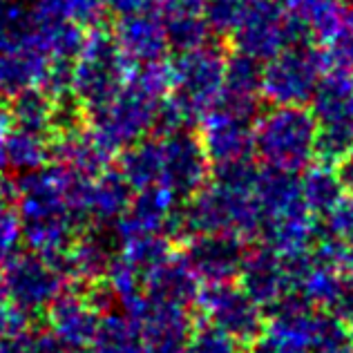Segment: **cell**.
Returning <instances> with one entry per match:
<instances>
[{
    "label": "cell",
    "instance_id": "d590c367",
    "mask_svg": "<svg viewBox=\"0 0 353 353\" xmlns=\"http://www.w3.org/2000/svg\"><path fill=\"white\" fill-rule=\"evenodd\" d=\"M248 353H302L297 347L289 345L284 340H277L268 333H259V336L253 340V347L248 349Z\"/></svg>",
    "mask_w": 353,
    "mask_h": 353
},
{
    "label": "cell",
    "instance_id": "5b68a950",
    "mask_svg": "<svg viewBox=\"0 0 353 353\" xmlns=\"http://www.w3.org/2000/svg\"><path fill=\"white\" fill-rule=\"evenodd\" d=\"M318 123L306 105H271L253 123V152L266 168L300 174L315 161Z\"/></svg>",
    "mask_w": 353,
    "mask_h": 353
},
{
    "label": "cell",
    "instance_id": "ba28073f",
    "mask_svg": "<svg viewBox=\"0 0 353 353\" xmlns=\"http://www.w3.org/2000/svg\"><path fill=\"white\" fill-rule=\"evenodd\" d=\"M161 101L128 81L108 105L85 117V125L108 154H117L139 139L152 134Z\"/></svg>",
    "mask_w": 353,
    "mask_h": 353
},
{
    "label": "cell",
    "instance_id": "ac0fdd59",
    "mask_svg": "<svg viewBox=\"0 0 353 353\" xmlns=\"http://www.w3.org/2000/svg\"><path fill=\"white\" fill-rule=\"evenodd\" d=\"M237 277L241 289L262 309H275L286 297L295 295L289 264L266 244L246 250Z\"/></svg>",
    "mask_w": 353,
    "mask_h": 353
},
{
    "label": "cell",
    "instance_id": "3957f363",
    "mask_svg": "<svg viewBox=\"0 0 353 353\" xmlns=\"http://www.w3.org/2000/svg\"><path fill=\"white\" fill-rule=\"evenodd\" d=\"M228 52L230 48L226 41L212 39L199 48L172 54L170 92L159 105L152 134L192 128L203 114L217 108Z\"/></svg>",
    "mask_w": 353,
    "mask_h": 353
},
{
    "label": "cell",
    "instance_id": "ee69618b",
    "mask_svg": "<svg viewBox=\"0 0 353 353\" xmlns=\"http://www.w3.org/2000/svg\"><path fill=\"white\" fill-rule=\"evenodd\" d=\"M349 324H351V329H349V338H351V347H353V320H351Z\"/></svg>",
    "mask_w": 353,
    "mask_h": 353
},
{
    "label": "cell",
    "instance_id": "d4e9b609",
    "mask_svg": "<svg viewBox=\"0 0 353 353\" xmlns=\"http://www.w3.org/2000/svg\"><path fill=\"white\" fill-rule=\"evenodd\" d=\"M130 199H132V188L117 168L97 174L88 192V217L92 226L117 221L125 212Z\"/></svg>",
    "mask_w": 353,
    "mask_h": 353
},
{
    "label": "cell",
    "instance_id": "e575fe53",
    "mask_svg": "<svg viewBox=\"0 0 353 353\" xmlns=\"http://www.w3.org/2000/svg\"><path fill=\"white\" fill-rule=\"evenodd\" d=\"M70 351L72 349L65 347L50 329L45 331L34 329L30 336V345H27V353H70Z\"/></svg>",
    "mask_w": 353,
    "mask_h": 353
},
{
    "label": "cell",
    "instance_id": "f1b7e54d",
    "mask_svg": "<svg viewBox=\"0 0 353 353\" xmlns=\"http://www.w3.org/2000/svg\"><path fill=\"white\" fill-rule=\"evenodd\" d=\"M52 161L50 137L30 130L12 128L5 134V165L18 172H30Z\"/></svg>",
    "mask_w": 353,
    "mask_h": 353
},
{
    "label": "cell",
    "instance_id": "30bf717a",
    "mask_svg": "<svg viewBox=\"0 0 353 353\" xmlns=\"http://www.w3.org/2000/svg\"><path fill=\"white\" fill-rule=\"evenodd\" d=\"M293 43H297V36L291 12L273 0H248L237 30L228 39V48L266 63Z\"/></svg>",
    "mask_w": 353,
    "mask_h": 353
},
{
    "label": "cell",
    "instance_id": "8fae6325",
    "mask_svg": "<svg viewBox=\"0 0 353 353\" xmlns=\"http://www.w3.org/2000/svg\"><path fill=\"white\" fill-rule=\"evenodd\" d=\"M194 304L199 306L203 320L224 329L244 345H253L264 329V309L233 282H206Z\"/></svg>",
    "mask_w": 353,
    "mask_h": 353
},
{
    "label": "cell",
    "instance_id": "44dd1931",
    "mask_svg": "<svg viewBox=\"0 0 353 353\" xmlns=\"http://www.w3.org/2000/svg\"><path fill=\"white\" fill-rule=\"evenodd\" d=\"M197 275L190 271L185 257L174 250L143 275V295L148 300L170 302L190 309V304L197 300Z\"/></svg>",
    "mask_w": 353,
    "mask_h": 353
},
{
    "label": "cell",
    "instance_id": "603a6c76",
    "mask_svg": "<svg viewBox=\"0 0 353 353\" xmlns=\"http://www.w3.org/2000/svg\"><path fill=\"white\" fill-rule=\"evenodd\" d=\"M291 16L297 43L327 48L345 30V0H300Z\"/></svg>",
    "mask_w": 353,
    "mask_h": 353
},
{
    "label": "cell",
    "instance_id": "d6a6232c",
    "mask_svg": "<svg viewBox=\"0 0 353 353\" xmlns=\"http://www.w3.org/2000/svg\"><path fill=\"white\" fill-rule=\"evenodd\" d=\"M246 7L248 0H203L201 16L212 36L228 43L230 34L237 30L241 16L246 12Z\"/></svg>",
    "mask_w": 353,
    "mask_h": 353
},
{
    "label": "cell",
    "instance_id": "f6af8a7d",
    "mask_svg": "<svg viewBox=\"0 0 353 353\" xmlns=\"http://www.w3.org/2000/svg\"><path fill=\"white\" fill-rule=\"evenodd\" d=\"M70 353H88V349H72Z\"/></svg>",
    "mask_w": 353,
    "mask_h": 353
},
{
    "label": "cell",
    "instance_id": "74e56055",
    "mask_svg": "<svg viewBox=\"0 0 353 353\" xmlns=\"http://www.w3.org/2000/svg\"><path fill=\"white\" fill-rule=\"evenodd\" d=\"M336 170L340 174V179L345 181L347 188H349V185L353 188V148H349V150L340 157L338 163H336Z\"/></svg>",
    "mask_w": 353,
    "mask_h": 353
},
{
    "label": "cell",
    "instance_id": "4fadbf2b",
    "mask_svg": "<svg viewBox=\"0 0 353 353\" xmlns=\"http://www.w3.org/2000/svg\"><path fill=\"white\" fill-rule=\"evenodd\" d=\"M163 143V176L161 185L176 199L185 201L197 192L210 176V161L192 128H181L159 134Z\"/></svg>",
    "mask_w": 353,
    "mask_h": 353
},
{
    "label": "cell",
    "instance_id": "277c9868",
    "mask_svg": "<svg viewBox=\"0 0 353 353\" xmlns=\"http://www.w3.org/2000/svg\"><path fill=\"white\" fill-rule=\"evenodd\" d=\"M132 68L105 23L90 27L72 61V97L81 112L90 117L108 105L125 88Z\"/></svg>",
    "mask_w": 353,
    "mask_h": 353
},
{
    "label": "cell",
    "instance_id": "7bdbcfd3",
    "mask_svg": "<svg viewBox=\"0 0 353 353\" xmlns=\"http://www.w3.org/2000/svg\"><path fill=\"white\" fill-rule=\"evenodd\" d=\"M342 246H345V250H347V255L351 257V262H353V237L347 241V244H342Z\"/></svg>",
    "mask_w": 353,
    "mask_h": 353
},
{
    "label": "cell",
    "instance_id": "2e32d148",
    "mask_svg": "<svg viewBox=\"0 0 353 353\" xmlns=\"http://www.w3.org/2000/svg\"><path fill=\"white\" fill-rule=\"evenodd\" d=\"M137 324L148 353H183L188 342L192 318L188 306L148 300L143 295L141 306L134 315H128Z\"/></svg>",
    "mask_w": 353,
    "mask_h": 353
},
{
    "label": "cell",
    "instance_id": "9c48e42d",
    "mask_svg": "<svg viewBox=\"0 0 353 353\" xmlns=\"http://www.w3.org/2000/svg\"><path fill=\"white\" fill-rule=\"evenodd\" d=\"M0 284L16 309L27 313L32 320H43L45 309L68 289L70 280L59 257L18 250L0 271Z\"/></svg>",
    "mask_w": 353,
    "mask_h": 353
},
{
    "label": "cell",
    "instance_id": "e0dca14e",
    "mask_svg": "<svg viewBox=\"0 0 353 353\" xmlns=\"http://www.w3.org/2000/svg\"><path fill=\"white\" fill-rule=\"evenodd\" d=\"M110 32L132 65L154 63L170 57L163 18L152 3L137 12L114 16Z\"/></svg>",
    "mask_w": 353,
    "mask_h": 353
},
{
    "label": "cell",
    "instance_id": "f546056e",
    "mask_svg": "<svg viewBox=\"0 0 353 353\" xmlns=\"http://www.w3.org/2000/svg\"><path fill=\"white\" fill-rule=\"evenodd\" d=\"M161 18L165 25L170 54L188 52L215 39L212 32L208 30L206 21H203L201 12H176V14H165Z\"/></svg>",
    "mask_w": 353,
    "mask_h": 353
},
{
    "label": "cell",
    "instance_id": "484cf974",
    "mask_svg": "<svg viewBox=\"0 0 353 353\" xmlns=\"http://www.w3.org/2000/svg\"><path fill=\"white\" fill-rule=\"evenodd\" d=\"M300 183V194L304 206L309 208L311 215H324L338 206L345 197L347 185L340 179V174L336 170V165L331 163H311L302 170V179Z\"/></svg>",
    "mask_w": 353,
    "mask_h": 353
},
{
    "label": "cell",
    "instance_id": "b9f144b4",
    "mask_svg": "<svg viewBox=\"0 0 353 353\" xmlns=\"http://www.w3.org/2000/svg\"><path fill=\"white\" fill-rule=\"evenodd\" d=\"M0 168H5V137H0Z\"/></svg>",
    "mask_w": 353,
    "mask_h": 353
},
{
    "label": "cell",
    "instance_id": "8992f818",
    "mask_svg": "<svg viewBox=\"0 0 353 353\" xmlns=\"http://www.w3.org/2000/svg\"><path fill=\"white\" fill-rule=\"evenodd\" d=\"M329 57L322 45L293 43L262 63V101L271 105H309Z\"/></svg>",
    "mask_w": 353,
    "mask_h": 353
},
{
    "label": "cell",
    "instance_id": "83f0119b",
    "mask_svg": "<svg viewBox=\"0 0 353 353\" xmlns=\"http://www.w3.org/2000/svg\"><path fill=\"white\" fill-rule=\"evenodd\" d=\"M88 353H148V349L125 313H103Z\"/></svg>",
    "mask_w": 353,
    "mask_h": 353
},
{
    "label": "cell",
    "instance_id": "5bb4252c",
    "mask_svg": "<svg viewBox=\"0 0 353 353\" xmlns=\"http://www.w3.org/2000/svg\"><path fill=\"white\" fill-rule=\"evenodd\" d=\"M246 241L235 233H192L181 255L199 282H233L248 250Z\"/></svg>",
    "mask_w": 353,
    "mask_h": 353
},
{
    "label": "cell",
    "instance_id": "7c38bea8",
    "mask_svg": "<svg viewBox=\"0 0 353 353\" xmlns=\"http://www.w3.org/2000/svg\"><path fill=\"white\" fill-rule=\"evenodd\" d=\"M50 68L52 59L27 32V18L0 34V97L12 99L25 90L43 88Z\"/></svg>",
    "mask_w": 353,
    "mask_h": 353
},
{
    "label": "cell",
    "instance_id": "8d00e7d4",
    "mask_svg": "<svg viewBox=\"0 0 353 353\" xmlns=\"http://www.w3.org/2000/svg\"><path fill=\"white\" fill-rule=\"evenodd\" d=\"M108 14L112 16H123L130 12H137V9H143L150 5V0H103Z\"/></svg>",
    "mask_w": 353,
    "mask_h": 353
},
{
    "label": "cell",
    "instance_id": "836d02e7",
    "mask_svg": "<svg viewBox=\"0 0 353 353\" xmlns=\"http://www.w3.org/2000/svg\"><path fill=\"white\" fill-rule=\"evenodd\" d=\"M23 246V228L16 206L12 201H0V271Z\"/></svg>",
    "mask_w": 353,
    "mask_h": 353
},
{
    "label": "cell",
    "instance_id": "4316f807",
    "mask_svg": "<svg viewBox=\"0 0 353 353\" xmlns=\"http://www.w3.org/2000/svg\"><path fill=\"white\" fill-rule=\"evenodd\" d=\"M9 101H12V103H9L12 128H21L36 134L52 137L54 125H57L59 103L43 88L25 90Z\"/></svg>",
    "mask_w": 353,
    "mask_h": 353
},
{
    "label": "cell",
    "instance_id": "d6986e66",
    "mask_svg": "<svg viewBox=\"0 0 353 353\" xmlns=\"http://www.w3.org/2000/svg\"><path fill=\"white\" fill-rule=\"evenodd\" d=\"M99 320L101 313L74 284H70L43 313V322L68 349H88Z\"/></svg>",
    "mask_w": 353,
    "mask_h": 353
},
{
    "label": "cell",
    "instance_id": "f35d334b",
    "mask_svg": "<svg viewBox=\"0 0 353 353\" xmlns=\"http://www.w3.org/2000/svg\"><path fill=\"white\" fill-rule=\"evenodd\" d=\"M14 197V179L0 176V201H12Z\"/></svg>",
    "mask_w": 353,
    "mask_h": 353
},
{
    "label": "cell",
    "instance_id": "9a60e30c",
    "mask_svg": "<svg viewBox=\"0 0 353 353\" xmlns=\"http://www.w3.org/2000/svg\"><path fill=\"white\" fill-rule=\"evenodd\" d=\"M197 125L199 143L212 168L250 159L253 154V119L217 105L203 114Z\"/></svg>",
    "mask_w": 353,
    "mask_h": 353
},
{
    "label": "cell",
    "instance_id": "ab89813d",
    "mask_svg": "<svg viewBox=\"0 0 353 353\" xmlns=\"http://www.w3.org/2000/svg\"><path fill=\"white\" fill-rule=\"evenodd\" d=\"M345 25L353 30V0H345Z\"/></svg>",
    "mask_w": 353,
    "mask_h": 353
},
{
    "label": "cell",
    "instance_id": "4dcf8cb0",
    "mask_svg": "<svg viewBox=\"0 0 353 353\" xmlns=\"http://www.w3.org/2000/svg\"><path fill=\"white\" fill-rule=\"evenodd\" d=\"M32 12L57 16L83 30H90V27L105 23L108 9L103 0H36Z\"/></svg>",
    "mask_w": 353,
    "mask_h": 353
},
{
    "label": "cell",
    "instance_id": "ffe728a7",
    "mask_svg": "<svg viewBox=\"0 0 353 353\" xmlns=\"http://www.w3.org/2000/svg\"><path fill=\"white\" fill-rule=\"evenodd\" d=\"M259 103H262V63L230 50L226 57L224 83H221V97L217 105L253 119Z\"/></svg>",
    "mask_w": 353,
    "mask_h": 353
},
{
    "label": "cell",
    "instance_id": "1f68e13d",
    "mask_svg": "<svg viewBox=\"0 0 353 353\" xmlns=\"http://www.w3.org/2000/svg\"><path fill=\"white\" fill-rule=\"evenodd\" d=\"M183 353H248V345L239 342L224 329L215 327L212 322L201 320L192 322Z\"/></svg>",
    "mask_w": 353,
    "mask_h": 353
},
{
    "label": "cell",
    "instance_id": "52a82bcc",
    "mask_svg": "<svg viewBox=\"0 0 353 353\" xmlns=\"http://www.w3.org/2000/svg\"><path fill=\"white\" fill-rule=\"evenodd\" d=\"M311 112L318 123L315 159L336 165L353 148V74L340 68L324 72L313 92Z\"/></svg>",
    "mask_w": 353,
    "mask_h": 353
},
{
    "label": "cell",
    "instance_id": "60d3db41",
    "mask_svg": "<svg viewBox=\"0 0 353 353\" xmlns=\"http://www.w3.org/2000/svg\"><path fill=\"white\" fill-rule=\"evenodd\" d=\"M273 3H277L280 7H284L286 12H293V9L300 5V0H273Z\"/></svg>",
    "mask_w": 353,
    "mask_h": 353
},
{
    "label": "cell",
    "instance_id": "7a4b0ae2",
    "mask_svg": "<svg viewBox=\"0 0 353 353\" xmlns=\"http://www.w3.org/2000/svg\"><path fill=\"white\" fill-rule=\"evenodd\" d=\"M259 170L250 159L215 165L212 181L203 183L183 208L185 235L235 233L244 239L255 237L262 224L255 190Z\"/></svg>",
    "mask_w": 353,
    "mask_h": 353
},
{
    "label": "cell",
    "instance_id": "7402d4cb",
    "mask_svg": "<svg viewBox=\"0 0 353 353\" xmlns=\"http://www.w3.org/2000/svg\"><path fill=\"white\" fill-rule=\"evenodd\" d=\"M97 226L85 228L83 233L65 248V253L57 255L68 275L70 284H92L105 277V271L112 262L105 235L94 230Z\"/></svg>",
    "mask_w": 353,
    "mask_h": 353
},
{
    "label": "cell",
    "instance_id": "cb8c5ba5",
    "mask_svg": "<svg viewBox=\"0 0 353 353\" xmlns=\"http://www.w3.org/2000/svg\"><path fill=\"white\" fill-rule=\"evenodd\" d=\"M117 170L132 190L161 185L163 176V143L159 134H148L119 152Z\"/></svg>",
    "mask_w": 353,
    "mask_h": 353
},
{
    "label": "cell",
    "instance_id": "6da1fadb",
    "mask_svg": "<svg viewBox=\"0 0 353 353\" xmlns=\"http://www.w3.org/2000/svg\"><path fill=\"white\" fill-rule=\"evenodd\" d=\"M68 179L70 168L59 161L21 172L14 179L12 203L21 217L23 244L34 253L57 257L83 230L92 228L70 203Z\"/></svg>",
    "mask_w": 353,
    "mask_h": 353
}]
</instances>
